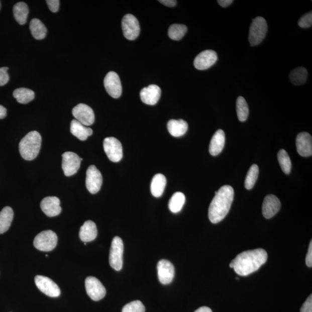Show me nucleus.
Here are the masks:
<instances>
[{"instance_id":"f257e3e1","label":"nucleus","mask_w":312,"mask_h":312,"mask_svg":"<svg viewBox=\"0 0 312 312\" xmlns=\"http://www.w3.org/2000/svg\"><path fill=\"white\" fill-rule=\"evenodd\" d=\"M267 259V253L263 249L248 250L239 254L231 262L230 267L238 275L246 276L259 270Z\"/></svg>"},{"instance_id":"f03ea898","label":"nucleus","mask_w":312,"mask_h":312,"mask_svg":"<svg viewBox=\"0 0 312 312\" xmlns=\"http://www.w3.org/2000/svg\"><path fill=\"white\" fill-rule=\"evenodd\" d=\"M234 196L233 188L228 185L222 186L218 191H215V197L208 210V217L212 223L217 224L225 219L229 213Z\"/></svg>"},{"instance_id":"7ed1b4c3","label":"nucleus","mask_w":312,"mask_h":312,"mask_svg":"<svg viewBox=\"0 0 312 312\" xmlns=\"http://www.w3.org/2000/svg\"><path fill=\"white\" fill-rule=\"evenodd\" d=\"M42 138L39 133L33 131L29 133L19 143V148L21 156L26 160H33L39 154Z\"/></svg>"},{"instance_id":"20e7f679","label":"nucleus","mask_w":312,"mask_h":312,"mask_svg":"<svg viewBox=\"0 0 312 312\" xmlns=\"http://www.w3.org/2000/svg\"><path fill=\"white\" fill-rule=\"evenodd\" d=\"M268 26L265 19L258 17L253 19L250 25L249 34V41L251 46L259 45L263 41L267 35Z\"/></svg>"},{"instance_id":"39448f33","label":"nucleus","mask_w":312,"mask_h":312,"mask_svg":"<svg viewBox=\"0 0 312 312\" xmlns=\"http://www.w3.org/2000/svg\"><path fill=\"white\" fill-rule=\"evenodd\" d=\"M58 238L56 234L51 230L42 231L35 237L34 247L43 252L52 251L56 247Z\"/></svg>"},{"instance_id":"423d86ee","label":"nucleus","mask_w":312,"mask_h":312,"mask_svg":"<svg viewBox=\"0 0 312 312\" xmlns=\"http://www.w3.org/2000/svg\"><path fill=\"white\" fill-rule=\"evenodd\" d=\"M124 245L122 239L115 237L112 241L110 252V264L115 270L121 271L123 267V256Z\"/></svg>"},{"instance_id":"0eeeda50","label":"nucleus","mask_w":312,"mask_h":312,"mask_svg":"<svg viewBox=\"0 0 312 312\" xmlns=\"http://www.w3.org/2000/svg\"><path fill=\"white\" fill-rule=\"evenodd\" d=\"M122 27L123 34L127 40H136L140 35V23L133 15L127 14L123 18Z\"/></svg>"},{"instance_id":"6e6552de","label":"nucleus","mask_w":312,"mask_h":312,"mask_svg":"<svg viewBox=\"0 0 312 312\" xmlns=\"http://www.w3.org/2000/svg\"><path fill=\"white\" fill-rule=\"evenodd\" d=\"M103 149L111 161L117 163L123 157V148L121 142L114 137H108L103 140Z\"/></svg>"},{"instance_id":"1a4fd4ad","label":"nucleus","mask_w":312,"mask_h":312,"mask_svg":"<svg viewBox=\"0 0 312 312\" xmlns=\"http://www.w3.org/2000/svg\"><path fill=\"white\" fill-rule=\"evenodd\" d=\"M87 294L95 301L102 299L106 295V289L100 281L93 276H88L85 280Z\"/></svg>"},{"instance_id":"9d476101","label":"nucleus","mask_w":312,"mask_h":312,"mask_svg":"<svg viewBox=\"0 0 312 312\" xmlns=\"http://www.w3.org/2000/svg\"><path fill=\"white\" fill-rule=\"evenodd\" d=\"M35 283L39 290L51 297H57L60 295V289L58 285L48 277L37 275L35 277Z\"/></svg>"},{"instance_id":"9b49d317","label":"nucleus","mask_w":312,"mask_h":312,"mask_svg":"<svg viewBox=\"0 0 312 312\" xmlns=\"http://www.w3.org/2000/svg\"><path fill=\"white\" fill-rule=\"evenodd\" d=\"M104 87L111 96L114 98L121 97L122 93V86L119 75L114 71L108 73L103 80Z\"/></svg>"},{"instance_id":"f8f14e48","label":"nucleus","mask_w":312,"mask_h":312,"mask_svg":"<svg viewBox=\"0 0 312 312\" xmlns=\"http://www.w3.org/2000/svg\"><path fill=\"white\" fill-rule=\"evenodd\" d=\"M102 184L101 173L95 165H90L86 172V185L88 191L91 194H96L99 191Z\"/></svg>"},{"instance_id":"ddd939ff","label":"nucleus","mask_w":312,"mask_h":312,"mask_svg":"<svg viewBox=\"0 0 312 312\" xmlns=\"http://www.w3.org/2000/svg\"><path fill=\"white\" fill-rule=\"evenodd\" d=\"M72 115L82 125L89 126L93 124L95 121L94 111L89 106L84 103H79L73 109Z\"/></svg>"},{"instance_id":"4468645a","label":"nucleus","mask_w":312,"mask_h":312,"mask_svg":"<svg viewBox=\"0 0 312 312\" xmlns=\"http://www.w3.org/2000/svg\"><path fill=\"white\" fill-rule=\"evenodd\" d=\"M62 169L64 175L67 176L74 175L78 172L80 166L81 161L83 160L76 153L71 152H65L62 155Z\"/></svg>"},{"instance_id":"2eb2a0df","label":"nucleus","mask_w":312,"mask_h":312,"mask_svg":"<svg viewBox=\"0 0 312 312\" xmlns=\"http://www.w3.org/2000/svg\"><path fill=\"white\" fill-rule=\"evenodd\" d=\"M218 60L217 53L213 50H206L195 58L194 65L199 70H205L213 66Z\"/></svg>"},{"instance_id":"dca6fc26","label":"nucleus","mask_w":312,"mask_h":312,"mask_svg":"<svg viewBox=\"0 0 312 312\" xmlns=\"http://www.w3.org/2000/svg\"><path fill=\"white\" fill-rule=\"evenodd\" d=\"M158 277L161 283L168 284L175 276V268L170 261L161 260L157 264Z\"/></svg>"},{"instance_id":"f3484780","label":"nucleus","mask_w":312,"mask_h":312,"mask_svg":"<svg viewBox=\"0 0 312 312\" xmlns=\"http://www.w3.org/2000/svg\"><path fill=\"white\" fill-rule=\"evenodd\" d=\"M296 150L300 156L309 157L312 155V138L306 132L300 133L296 138Z\"/></svg>"},{"instance_id":"a211bd4d","label":"nucleus","mask_w":312,"mask_h":312,"mask_svg":"<svg viewBox=\"0 0 312 312\" xmlns=\"http://www.w3.org/2000/svg\"><path fill=\"white\" fill-rule=\"evenodd\" d=\"M40 206L43 213L49 217H55L61 212L60 201L56 196H47L42 200Z\"/></svg>"},{"instance_id":"6ab92c4d","label":"nucleus","mask_w":312,"mask_h":312,"mask_svg":"<svg viewBox=\"0 0 312 312\" xmlns=\"http://www.w3.org/2000/svg\"><path fill=\"white\" fill-rule=\"evenodd\" d=\"M161 94V88L156 84H151L142 88L140 92V97L141 101L145 104L154 106L159 101Z\"/></svg>"},{"instance_id":"aec40b11","label":"nucleus","mask_w":312,"mask_h":312,"mask_svg":"<svg viewBox=\"0 0 312 312\" xmlns=\"http://www.w3.org/2000/svg\"><path fill=\"white\" fill-rule=\"evenodd\" d=\"M281 203L276 196L272 194L265 196L263 204V215L266 219H271L278 213Z\"/></svg>"},{"instance_id":"412c9836","label":"nucleus","mask_w":312,"mask_h":312,"mask_svg":"<svg viewBox=\"0 0 312 312\" xmlns=\"http://www.w3.org/2000/svg\"><path fill=\"white\" fill-rule=\"evenodd\" d=\"M225 133L222 130H218L215 133L210 145V153L212 156H216L219 155L224 148L225 145Z\"/></svg>"},{"instance_id":"4be33fe9","label":"nucleus","mask_w":312,"mask_h":312,"mask_svg":"<svg viewBox=\"0 0 312 312\" xmlns=\"http://www.w3.org/2000/svg\"><path fill=\"white\" fill-rule=\"evenodd\" d=\"M97 236V229L95 223L91 221L84 223L80 227L79 238L83 242H91L95 240Z\"/></svg>"},{"instance_id":"5701e85b","label":"nucleus","mask_w":312,"mask_h":312,"mask_svg":"<svg viewBox=\"0 0 312 312\" xmlns=\"http://www.w3.org/2000/svg\"><path fill=\"white\" fill-rule=\"evenodd\" d=\"M167 129L169 134L175 137L184 136L188 130V124L186 121L179 120H170L168 122Z\"/></svg>"},{"instance_id":"b1692460","label":"nucleus","mask_w":312,"mask_h":312,"mask_svg":"<svg viewBox=\"0 0 312 312\" xmlns=\"http://www.w3.org/2000/svg\"><path fill=\"white\" fill-rule=\"evenodd\" d=\"M71 133L80 141H85L88 137L91 136L92 130L74 119L71 123Z\"/></svg>"},{"instance_id":"393cba45","label":"nucleus","mask_w":312,"mask_h":312,"mask_svg":"<svg viewBox=\"0 0 312 312\" xmlns=\"http://www.w3.org/2000/svg\"><path fill=\"white\" fill-rule=\"evenodd\" d=\"M166 183V178L161 173H157L154 176L150 186L152 195L155 197H160L163 194Z\"/></svg>"},{"instance_id":"a878e982","label":"nucleus","mask_w":312,"mask_h":312,"mask_svg":"<svg viewBox=\"0 0 312 312\" xmlns=\"http://www.w3.org/2000/svg\"><path fill=\"white\" fill-rule=\"evenodd\" d=\"M14 218V211L10 206L4 207L0 213V234L9 230Z\"/></svg>"},{"instance_id":"bb28decb","label":"nucleus","mask_w":312,"mask_h":312,"mask_svg":"<svg viewBox=\"0 0 312 312\" xmlns=\"http://www.w3.org/2000/svg\"><path fill=\"white\" fill-rule=\"evenodd\" d=\"M30 30L33 37L37 40L44 39L47 33L45 25L39 19H33L30 23Z\"/></svg>"},{"instance_id":"cd10ccee","label":"nucleus","mask_w":312,"mask_h":312,"mask_svg":"<svg viewBox=\"0 0 312 312\" xmlns=\"http://www.w3.org/2000/svg\"><path fill=\"white\" fill-rule=\"evenodd\" d=\"M29 12V7L26 3L23 2L17 3L14 7L15 20L21 25H25L28 18Z\"/></svg>"},{"instance_id":"c85d7f7f","label":"nucleus","mask_w":312,"mask_h":312,"mask_svg":"<svg viewBox=\"0 0 312 312\" xmlns=\"http://www.w3.org/2000/svg\"><path fill=\"white\" fill-rule=\"evenodd\" d=\"M185 201H186V197L182 192H176L172 196L170 200H169L168 206L169 209L172 213L176 214L179 213L182 210Z\"/></svg>"},{"instance_id":"c756f323","label":"nucleus","mask_w":312,"mask_h":312,"mask_svg":"<svg viewBox=\"0 0 312 312\" xmlns=\"http://www.w3.org/2000/svg\"><path fill=\"white\" fill-rule=\"evenodd\" d=\"M307 77L306 69L300 67L295 68L289 75L291 82L296 86L302 85L306 82Z\"/></svg>"},{"instance_id":"7c9ffc66","label":"nucleus","mask_w":312,"mask_h":312,"mask_svg":"<svg viewBox=\"0 0 312 312\" xmlns=\"http://www.w3.org/2000/svg\"><path fill=\"white\" fill-rule=\"evenodd\" d=\"M13 95L18 102L23 104L33 101L35 97V93L33 90L23 87L15 90Z\"/></svg>"},{"instance_id":"2f4dec72","label":"nucleus","mask_w":312,"mask_h":312,"mask_svg":"<svg viewBox=\"0 0 312 312\" xmlns=\"http://www.w3.org/2000/svg\"><path fill=\"white\" fill-rule=\"evenodd\" d=\"M236 107L239 121L241 122H245L248 118L249 110L248 103L244 97L240 96L237 98Z\"/></svg>"},{"instance_id":"473e14b6","label":"nucleus","mask_w":312,"mask_h":312,"mask_svg":"<svg viewBox=\"0 0 312 312\" xmlns=\"http://www.w3.org/2000/svg\"><path fill=\"white\" fill-rule=\"evenodd\" d=\"M187 32L186 26L180 24H174L169 27L168 29V36L171 39L179 41L182 39Z\"/></svg>"},{"instance_id":"72a5a7b5","label":"nucleus","mask_w":312,"mask_h":312,"mask_svg":"<svg viewBox=\"0 0 312 312\" xmlns=\"http://www.w3.org/2000/svg\"><path fill=\"white\" fill-rule=\"evenodd\" d=\"M259 168L256 164H253L250 168L246 176L245 187L246 189L250 190L254 187L259 176Z\"/></svg>"},{"instance_id":"f704fd0d","label":"nucleus","mask_w":312,"mask_h":312,"mask_svg":"<svg viewBox=\"0 0 312 312\" xmlns=\"http://www.w3.org/2000/svg\"><path fill=\"white\" fill-rule=\"evenodd\" d=\"M277 159L283 172L285 174H289L291 172V162L286 150L283 149L279 150L277 153Z\"/></svg>"},{"instance_id":"c9c22d12","label":"nucleus","mask_w":312,"mask_h":312,"mask_svg":"<svg viewBox=\"0 0 312 312\" xmlns=\"http://www.w3.org/2000/svg\"><path fill=\"white\" fill-rule=\"evenodd\" d=\"M145 307L140 300H134L127 303L122 309V312H145Z\"/></svg>"},{"instance_id":"e433bc0d","label":"nucleus","mask_w":312,"mask_h":312,"mask_svg":"<svg viewBox=\"0 0 312 312\" xmlns=\"http://www.w3.org/2000/svg\"><path fill=\"white\" fill-rule=\"evenodd\" d=\"M298 25L300 28L303 29L310 28L312 25V13L311 12L304 15L300 18L298 21Z\"/></svg>"},{"instance_id":"4c0bfd02","label":"nucleus","mask_w":312,"mask_h":312,"mask_svg":"<svg viewBox=\"0 0 312 312\" xmlns=\"http://www.w3.org/2000/svg\"><path fill=\"white\" fill-rule=\"evenodd\" d=\"M8 67L0 68V86H5L10 80V76L8 74Z\"/></svg>"},{"instance_id":"58836bf2","label":"nucleus","mask_w":312,"mask_h":312,"mask_svg":"<svg viewBox=\"0 0 312 312\" xmlns=\"http://www.w3.org/2000/svg\"><path fill=\"white\" fill-rule=\"evenodd\" d=\"M300 312H312V296H308L306 301L303 303L300 309Z\"/></svg>"},{"instance_id":"ea45409f","label":"nucleus","mask_w":312,"mask_h":312,"mask_svg":"<svg viewBox=\"0 0 312 312\" xmlns=\"http://www.w3.org/2000/svg\"><path fill=\"white\" fill-rule=\"evenodd\" d=\"M49 9L53 13H57L59 9L60 1L59 0H47L46 1Z\"/></svg>"},{"instance_id":"a19ab883","label":"nucleus","mask_w":312,"mask_h":312,"mask_svg":"<svg viewBox=\"0 0 312 312\" xmlns=\"http://www.w3.org/2000/svg\"><path fill=\"white\" fill-rule=\"evenodd\" d=\"M306 264L308 267H312V241L310 242L306 257Z\"/></svg>"},{"instance_id":"79ce46f5","label":"nucleus","mask_w":312,"mask_h":312,"mask_svg":"<svg viewBox=\"0 0 312 312\" xmlns=\"http://www.w3.org/2000/svg\"><path fill=\"white\" fill-rule=\"evenodd\" d=\"M160 3L163 4L164 6H166L169 7H173L176 5V1L174 0H161L159 1Z\"/></svg>"},{"instance_id":"37998d69","label":"nucleus","mask_w":312,"mask_h":312,"mask_svg":"<svg viewBox=\"0 0 312 312\" xmlns=\"http://www.w3.org/2000/svg\"><path fill=\"white\" fill-rule=\"evenodd\" d=\"M234 1L233 0H219V5L223 8H226L232 5Z\"/></svg>"},{"instance_id":"c03bdc74","label":"nucleus","mask_w":312,"mask_h":312,"mask_svg":"<svg viewBox=\"0 0 312 312\" xmlns=\"http://www.w3.org/2000/svg\"><path fill=\"white\" fill-rule=\"evenodd\" d=\"M7 116V110L5 107L0 106V119L5 118Z\"/></svg>"},{"instance_id":"a18cd8bd","label":"nucleus","mask_w":312,"mask_h":312,"mask_svg":"<svg viewBox=\"0 0 312 312\" xmlns=\"http://www.w3.org/2000/svg\"><path fill=\"white\" fill-rule=\"evenodd\" d=\"M194 312H213L211 309V308L207 306H202L198 308Z\"/></svg>"},{"instance_id":"49530a36","label":"nucleus","mask_w":312,"mask_h":312,"mask_svg":"<svg viewBox=\"0 0 312 312\" xmlns=\"http://www.w3.org/2000/svg\"><path fill=\"white\" fill-rule=\"evenodd\" d=\"M0 5H1V4H0Z\"/></svg>"}]
</instances>
